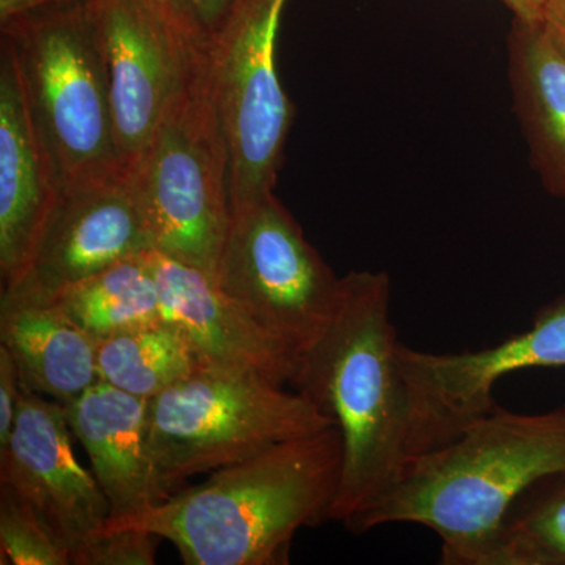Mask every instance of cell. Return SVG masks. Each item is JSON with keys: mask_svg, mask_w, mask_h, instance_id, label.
<instances>
[{"mask_svg": "<svg viewBox=\"0 0 565 565\" xmlns=\"http://www.w3.org/2000/svg\"><path fill=\"white\" fill-rule=\"evenodd\" d=\"M343 475L337 426L212 471L203 484L107 527L172 542L188 565H286L297 531L332 522Z\"/></svg>", "mask_w": 565, "mask_h": 565, "instance_id": "7a4b0ae2", "label": "cell"}, {"mask_svg": "<svg viewBox=\"0 0 565 565\" xmlns=\"http://www.w3.org/2000/svg\"><path fill=\"white\" fill-rule=\"evenodd\" d=\"M66 2H76V0H0V24L28 11Z\"/></svg>", "mask_w": 565, "mask_h": 565, "instance_id": "484cf974", "label": "cell"}, {"mask_svg": "<svg viewBox=\"0 0 565 565\" xmlns=\"http://www.w3.org/2000/svg\"><path fill=\"white\" fill-rule=\"evenodd\" d=\"M150 250V228L131 174L121 173L61 193L24 277L13 286L52 297L73 282Z\"/></svg>", "mask_w": 565, "mask_h": 565, "instance_id": "7c38bea8", "label": "cell"}, {"mask_svg": "<svg viewBox=\"0 0 565 565\" xmlns=\"http://www.w3.org/2000/svg\"><path fill=\"white\" fill-rule=\"evenodd\" d=\"M0 345L22 385L65 405L98 384V343L52 297L11 286L0 297Z\"/></svg>", "mask_w": 565, "mask_h": 565, "instance_id": "2e32d148", "label": "cell"}, {"mask_svg": "<svg viewBox=\"0 0 565 565\" xmlns=\"http://www.w3.org/2000/svg\"><path fill=\"white\" fill-rule=\"evenodd\" d=\"M174 24L200 50L210 47L233 20L243 0H161Z\"/></svg>", "mask_w": 565, "mask_h": 565, "instance_id": "603a6c76", "label": "cell"}, {"mask_svg": "<svg viewBox=\"0 0 565 565\" xmlns=\"http://www.w3.org/2000/svg\"><path fill=\"white\" fill-rule=\"evenodd\" d=\"M22 392V382L17 364L6 348L0 345V451L9 444L18 405Z\"/></svg>", "mask_w": 565, "mask_h": 565, "instance_id": "cb8c5ba5", "label": "cell"}, {"mask_svg": "<svg viewBox=\"0 0 565 565\" xmlns=\"http://www.w3.org/2000/svg\"><path fill=\"white\" fill-rule=\"evenodd\" d=\"M147 253L73 282L52 299L96 343L111 334L161 322V296Z\"/></svg>", "mask_w": 565, "mask_h": 565, "instance_id": "ac0fdd59", "label": "cell"}, {"mask_svg": "<svg viewBox=\"0 0 565 565\" xmlns=\"http://www.w3.org/2000/svg\"><path fill=\"white\" fill-rule=\"evenodd\" d=\"M514 18L527 22L544 20L545 0H501Z\"/></svg>", "mask_w": 565, "mask_h": 565, "instance_id": "4316f807", "label": "cell"}, {"mask_svg": "<svg viewBox=\"0 0 565 565\" xmlns=\"http://www.w3.org/2000/svg\"><path fill=\"white\" fill-rule=\"evenodd\" d=\"M0 25L61 193L126 173L93 0L41 7Z\"/></svg>", "mask_w": 565, "mask_h": 565, "instance_id": "277c9868", "label": "cell"}, {"mask_svg": "<svg viewBox=\"0 0 565 565\" xmlns=\"http://www.w3.org/2000/svg\"><path fill=\"white\" fill-rule=\"evenodd\" d=\"M542 24L565 47V0H545Z\"/></svg>", "mask_w": 565, "mask_h": 565, "instance_id": "d4e9b609", "label": "cell"}, {"mask_svg": "<svg viewBox=\"0 0 565 565\" xmlns=\"http://www.w3.org/2000/svg\"><path fill=\"white\" fill-rule=\"evenodd\" d=\"M195 355L180 330L167 321L111 334L98 341L99 381L141 399L188 377Z\"/></svg>", "mask_w": 565, "mask_h": 565, "instance_id": "d6986e66", "label": "cell"}, {"mask_svg": "<svg viewBox=\"0 0 565 565\" xmlns=\"http://www.w3.org/2000/svg\"><path fill=\"white\" fill-rule=\"evenodd\" d=\"M158 535L137 527H104L73 550L71 565H152Z\"/></svg>", "mask_w": 565, "mask_h": 565, "instance_id": "7402d4cb", "label": "cell"}, {"mask_svg": "<svg viewBox=\"0 0 565 565\" xmlns=\"http://www.w3.org/2000/svg\"><path fill=\"white\" fill-rule=\"evenodd\" d=\"M0 564L71 565V548L31 505L0 486Z\"/></svg>", "mask_w": 565, "mask_h": 565, "instance_id": "44dd1931", "label": "cell"}, {"mask_svg": "<svg viewBox=\"0 0 565 565\" xmlns=\"http://www.w3.org/2000/svg\"><path fill=\"white\" fill-rule=\"evenodd\" d=\"M214 278L253 322L299 355L322 337L343 299V277L274 193L232 212Z\"/></svg>", "mask_w": 565, "mask_h": 565, "instance_id": "52a82bcc", "label": "cell"}, {"mask_svg": "<svg viewBox=\"0 0 565 565\" xmlns=\"http://www.w3.org/2000/svg\"><path fill=\"white\" fill-rule=\"evenodd\" d=\"M129 174L152 250L214 277L232 223V195L228 150L207 93L204 57Z\"/></svg>", "mask_w": 565, "mask_h": 565, "instance_id": "8992f818", "label": "cell"}, {"mask_svg": "<svg viewBox=\"0 0 565 565\" xmlns=\"http://www.w3.org/2000/svg\"><path fill=\"white\" fill-rule=\"evenodd\" d=\"M397 359L411 397V457L448 445L489 412L497 404L493 386L504 375L565 366V296L542 307L525 332L492 348L430 353L399 343Z\"/></svg>", "mask_w": 565, "mask_h": 565, "instance_id": "9c48e42d", "label": "cell"}, {"mask_svg": "<svg viewBox=\"0 0 565 565\" xmlns=\"http://www.w3.org/2000/svg\"><path fill=\"white\" fill-rule=\"evenodd\" d=\"M63 407L109 501V520L161 503L148 452L147 399L99 381Z\"/></svg>", "mask_w": 565, "mask_h": 565, "instance_id": "9a60e30c", "label": "cell"}, {"mask_svg": "<svg viewBox=\"0 0 565 565\" xmlns=\"http://www.w3.org/2000/svg\"><path fill=\"white\" fill-rule=\"evenodd\" d=\"M561 473L565 405L523 415L494 404L448 445L408 457L393 484L345 530L416 523L440 535V564L492 565L516 501Z\"/></svg>", "mask_w": 565, "mask_h": 565, "instance_id": "6da1fadb", "label": "cell"}, {"mask_svg": "<svg viewBox=\"0 0 565 565\" xmlns=\"http://www.w3.org/2000/svg\"><path fill=\"white\" fill-rule=\"evenodd\" d=\"M508 70L531 162L546 191L565 202V47L542 22L514 18Z\"/></svg>", "mask_w": 565, "mask_h": 565, "instance_id": "e0dca14e", "label": "cell"}, {"mask_svg": "<svg viewBox=\"0 0 565 565\" xmlns=\"http://www.w3.org/2000/svg\"><path fill=\"white\" fill-rule=\"evenodd\" d=\"M505 526L525 545L533 565H565V473L527 490Z\"/></svg>", "mask_w": 565, "mask_h": 565, "instance_id": "ffe728a7", "label": "cell"}, {"mask_svg": "<svg viewBox=\"0 0 565 565\" xmlns=\"http://www.w3.org/2000/svg\"><path fill=\"white\" fill-rule=\"evenodd\" d=\"M109 74L122 169L132 170L163 115L195 79L203 50L180 31L161 0H93Z\"/></svg>", "mask_w": 565, "mask_h": 565, "instance_id": "30bf717a", "label": "cell"}, {"mask_svg": "<svg viewBox=\"0 0 565 565\" xmlns=\"http://www.w3.org/2000/svg\"><path fill=\"white\" fill-rule=\"evenodd\" d=\"M158 282L163 321L180 330L196 364L234 367L291 384L299 353L253 322L215 278L158 250L147 253Z\"/></svg>", "mask_w": 565, "mask_h": 565, "instance_id": "4fadbf2b", "label": "cell"}, {"mask_svg": "<svg viewBox=\"0 0 565 565\" xmlns=\"http://www.w3.org/2000/svg\"><path fill=\"white\" fill-rule=\"evenodd\" d=\"M286 0H243L203 50L204 77L230 161L232 212L274 193L294 121L277 73V33Z\"/></svg>", "mask_w": 565, "mask_h": 565, "instance_id": "ba28073f", "label": "cell"}, {"mask_svg": "<svg viewBox=\"0 0 565 565\" xmlns=\"http://www.w3.org/2000/svg\"><path fill=\"white\" fill-rule=\"evenodd\" d=\"M61 196L50 158L22 96L13 54L0 43V275L24 277L44 223Z\"/></svg>", "mask_w": 565, "mask_h": 565, "instance_id": "5bb4252c", "label": "cell"}, {"mask_svg": "<svg viewBox=\"0 0 565 565\" xmlns=\"http://www.w3.org/2000/svg\"><path fill=\"white\" fill-rule=\"evenodd\" d=\"M334 423L300 393L234 367L196 364L148 399V452L161 501L212 473Z\"/></svg>", "mask_w": 565, "mask_h": 565, "instance_id": "5b68a950", "label": "cell"}, {"mask_svg": "<svg viewBox=\"0 0 565 565\" xmlns=\"http://www.w3.org/2000/svg\"><path fill=\"white\" fill-rule=\"evenodd\" d=\"M71 437L63 404L22 385L17 423L0 451V486L31 505L73 552L102 533L110 505Z\"/></svg>", "mask_w": 565, "mask_h": 565, "instance_id": "8fae6325", "label": "cell"}, {"mask_svg": "<svg viewBox=\"0 0 565 565\" xmlns=\"http://www.w3.org/2000/svg\"><path fill=\"white\" fill-rule=\"evenodd\" d=\"M332 323L300 353L291 385L329 416L343 438V475L332 522L344 527L393 484L407 460L411 397L390 318L385 273L343 277Z\"/></svg>", "mask_w": 565, "mask_h": 565, "instance_id": "3957f363", "label": "cell"}]
</instances>
